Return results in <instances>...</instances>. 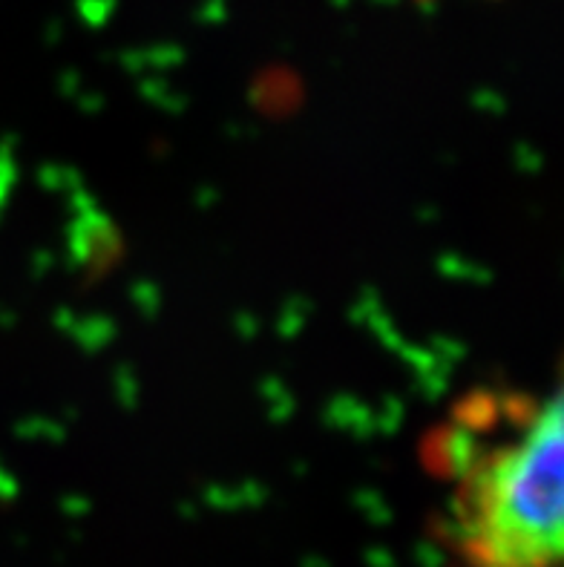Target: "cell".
<instances>
[{
	"instance_id": "1",
	"label": "cell",
	"mask_w": 564,
	"mask_h": 567,
	"mask_svg": "<svg viewBox=\"0 0 564 567\" xmlns=\"http://www.w3.org/2000/svg\"><path fill=\"white\" fill-rule=\"evenodd\" d=\"M562 401L553 395L507 444L466 461L450 542L466 567H556L562 559Z\"/></svg>"
}]
</instances>
